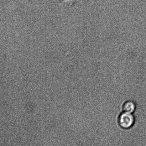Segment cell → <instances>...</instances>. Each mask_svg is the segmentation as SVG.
Here are the masks:
<instances>
[{
    "label": "cell",
    "mask_w": 146,
    "mask_h": 146,
    "mask_svg": "<svg viewBox=\"0 0 146 146\" xmlns=\"http://www.w3.org/2000/svg\"><path fill=\"white\" fill-rule=\"evenodd\" d=\"M117 122L121 128L128 129L134 125L135 118L133 114L123 111L119 115Z\"/></svg>",
    "instance_id": "1"
},
{
    "label": "cell",
    "mask_w": 146,
    "mask_h": 146,
    "mask_svg": "<svg viewBox=\"0 0 146 146\" xmlns=\"http://www.w3.org/2000/svg\"><path fill=\"white\" fill-rule=\"evenodd\" d=\"M136 109L135 103L132 101H126L123 105L122 110L124 112L133 114Z\"/></svg>",
    "instance_id": "2"
},
{
    "label": "cell",
    "mask_w": 146,
    "mask_h": 146,
    "mask_svg": "<svg viewBox=\"0 0 146 146\" xmlns=\"http://www.w3.org/2000/svg\"><path fill=\"white\" fill-rule=\"evenodd\" d=\"M80 1V0H62L60 2V4L64 8H68Z\"/></svg>",
    "instance_id": "3"
}]
</instances>
